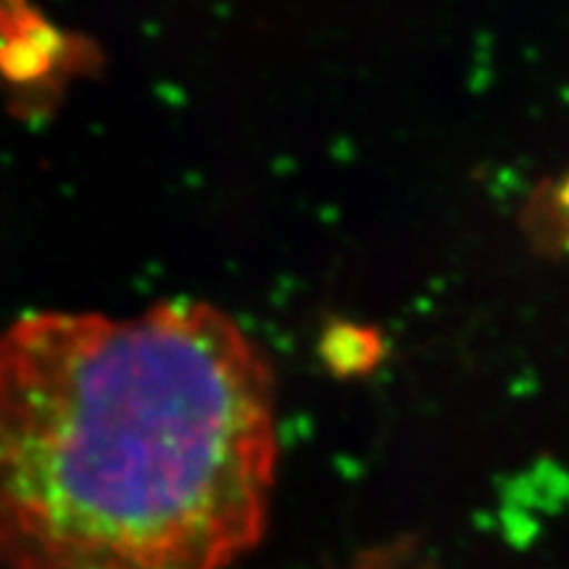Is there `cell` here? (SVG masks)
<instances>
[{"mask_svg":"<svg viewBox=\"0 0 569 569\" xmlns=\"http://www.w3.org/2000/svg\"><path fill=\"white\" fill-rule=\"evenodd\" d=\"M274 469L272 367L217 306L0 332V569H227Z\"/></svg>","mask_w":569,"mask_h":569,"instance_id":"1","label":"cell"}]
</instances>
